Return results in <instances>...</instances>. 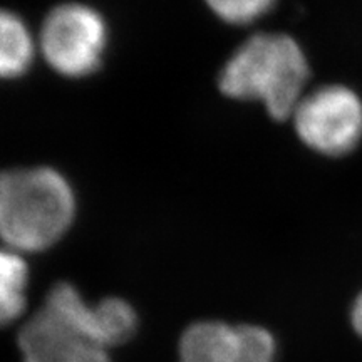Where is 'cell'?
<instances>
[{"instance_id":"obj_1","label":"cell","mask_w":362,"mask_h":362,"mask_svg":"<svg viewBox=\"0 0 362 362\" xmlns=\"http://www.w3.org/2000/svg\"><path fill=\"white\" fill-rule=\"evenodd\" d=\"M309 79V62L296 39L285 34H257L240 45L220 72L225 96L264 103L274 119L293 115Z\"/></svg>"},{"instance_id":"obj_2","label":"cell","mask_w":362,"mask_h":362,"mask_svg":"<svg viewBox=\"0 0 362 362\" xmlns=\"http://www.w3.org/2000/svg\"><path fill=\"white\" fill-rule=\"evenodd\" d=\"M76 214L72 188L52 168L4 173L0 181V230L16 252H39L67 232Z\"/></svg>"},{"instance_id":"obj_3","label":"cell","mask_w":362,"mask_h":362,"mask_svg":"<svg viewBox=\"0 0 362 362\" xmlns=\"http://www.w3.org/2000/svg\"><path fill=\"white\" fill-rule=\"evenodd\" d=\"M19 349L24 362H110L94 305L67 282L54 285L42 309L22 325Z\"/></svg>"},{"instance_id":"obj_4","label":"cell","mask_w":362,"mask_h":362,"mask_svg":"<svg viewBox=\"0 0 362 362\" xmlns=\"http://www.w3.org/2000/svg\"><path fill=\"white\" fill-rule=\"evenodd\" d=\"M40 45L45 61L66 78H84L101 66L107 45L103 16L84 4H62L44 22Z\"/></svg>"},{"instance_id":"obj_5","label":"cell","mask_w":362,"mask_h":362,"mask_svg":"<svg viewBox=\"0 0 362 362\" xmlns=\"http://www.w3.org/2000/svg\"><path fill=\"white\" fill-rule=\"evenodd\" d=\"M293 119L298 138L322 155H347L362 141V99L347 86L310 93L298 103Z\"/></svg>"},{"instance_id":"obj_6","label":"cell","mask_w":362,"mask_h":362,"mask_svg":"<svg viewBox=\"0 0 362 362\" xmlns=\"http://www.w3.org/2000/svg\"><path fill=\"white\" fill-rule=\"evenodd\" d=\"M180 362H274L275 339L259 325L197 322L180 339Z\"/></svg>"},{"instance_id":"obj_7","label":"cell","mask_w":362,"mask_h":362,"mask_svg":"<svg viewBox=\"0 0 362 362\" xmlns=\"http://www.w3.org/2000/svg\"><path fill=\"white\" fill-rule=\"evenodd\" d=\"M0 71L6 79L21 78L34 57L29 29L17 13L4 12L0 19Z\"/></svg>"},{"instance_id":"obj_8","label":"cell","mask_w":362,"mask_h":362,"mask_svg":"<svg viewBox=\"0 0 362 362\" xmlns=\"http://www.w3.org/2000/svg\"><path fill=\"white\" fill-rule=\"evenodd\" d=\"M29 269L16 250L4 252L0 257V317L8 324L21 317L25 309V288Z\"/></svg>"},{"instance_id":"obj_9","label":"cell","mask_w":362,"mask_h":362,"mask_svg":"<svg viewBox=\"0 0 362 362\" xmlns=\"http://www.w3.org/2000/svg\"><path fill=\"white\" fill-rule=\"evenodd\" d=\"M94 319H96L99 337L107 349L119 346L133 337L136 325H138L133 307L117 297L104 298L98 302L94 305Z\"/></svg>"},{"instance_id":"obj_10","label":"cell","mask_w":362,"mask_h":362,"mask_svg":"<svg viewBox=\"0 0 362 362\" xmlns=\"http://www.w3.org/2000/svg\"><path fill=\"white\" fill-rule=\"evenodd\" d=\"M215 16L228 24H250L264 16L275 0H205Z\"/></svg>"},{"instance_id":"obj_11","label":"cell","mask_w":362,"mask_h":362,"mask_svg":"<svg viewBox=\"0 0 362 362\" xmlns=\"http://www.w3.org/2000/svg\"><path fill=\"white\" fill-rule=\"evenodd\" d=\"M351 320H352V327H354L356 332L362 337V292L357 296L354 304H352Z\"/></svg>"}]
</instances>
